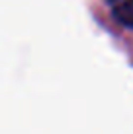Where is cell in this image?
Wrapping results in <instances>:
<instances>
[{
    "instance_id": "1",
    "label": "cell",
    "mask_w": 133,
    "mask_h": 134,
    "mask_svg": "<svg viewBox=\"0 0 133 134\" xmlns=\"http://www.w3.org/2000/svg\"><path fill=\"white\" fill-rule=\"evenodd\" d=\"M106 6L120 25L133 29V0H106Z\"/></svg>"
}]
</instances>
